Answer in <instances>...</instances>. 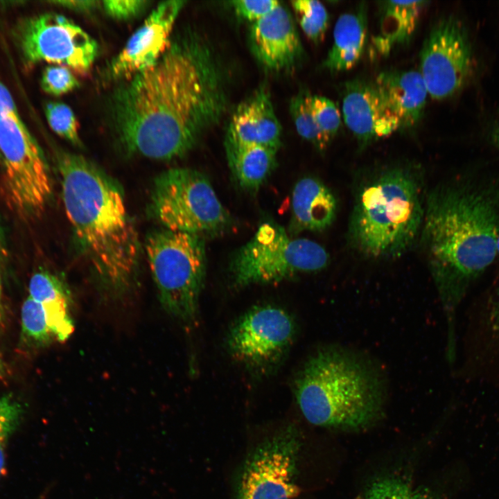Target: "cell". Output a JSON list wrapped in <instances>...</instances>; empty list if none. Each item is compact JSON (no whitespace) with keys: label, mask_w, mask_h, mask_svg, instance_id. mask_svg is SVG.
I'll return each mask as SVG.
<instances>
[{"label":"cell","mask_w":499,"mask_h":499,"mask_svg":"<svg viewBox=\"0 0 499 499\" xmlns=\"http://www.w3.org/2000/svg\"><path fill=\"white\" fill-rule=\"evenodd\" d=\"M229 78L208 35L184 28L154 64L112 93L108 117L118 143L153 159L184 155L227 112Z\"/></svg>","instance_id":"obj_1"},{"label":"cell","mask_w":499,"mask_h":499,"mask_svg":"<svg viewBox=\"0 0 499 499\" xmlns=\"http://www.w3.org/2000/svg\"><path fill=\"white\" fill-rule=\"evenodd\" d=\"M498 238V186L455 179L428 189L417 247L442 306L449 354L457 348L459 308L494 261Z\"/></svg>","instance_id":"obj_2"},{"label":"cell","mask_w":499,"mask_h":499,"mask_svg":"<svg viewBox=\"0 0 499 499\" xmlns=\"http://www.w3.org/2000/svg\"><path fill=\"white\" fill-rule=\"evenodd\" d=\"M56 162L64 207L78 247L104 289L121 296L135 279L140 255L123 190L81 155L61 150Z\"/></svg>","instance_id":"obj_3"},{"label":"cell","mask_w":499,"mask_h":499,"mask_svg":"<svg viewBox=\"0 0 499 499\" xmlns=\"http://www.w3.org/2000/svg\"><path fill=\"white\" fill-rule=\"evenodd\" d=\"M425 171L409 160L392 161L359 171L347 240L369 261H392L417 247L426 196Z\"/></svg>","instance_id":"obj_4"},{"label":"cell","mask_w":499,"mask_h":499,"mask_svg":"<svg viewBox=\"0 0 499 499\" xmlns=\"http://www.w3.org/2000/svg\"><path fill=\"white\" fill-rule=\"evenodd\" d=\"M297 403L310 423L356 430L383 415L387 387L382 371L365 356L343 347L322 348L295 380Z\"/></svg>","instance_id":"obj_5"},{"label":"cell","mask_w":499,"mask_h":499,"mask_svg":"<svg viewBox=\"0 0 499 499\" xmlns=\"http://www.w3.org/2000/svg\"><path fill=\"white\" fill-rule=\"evenodd\" d=\"M146 252L161 306L183 322L194 321L206 274L202 236L163 228L147 236Z\"/></svg>","instance_id":"obj_6"},{"label":"cell","mask_w":499,"mask_h":499,"mask_svg":"<svg viewBox=\"0 0 499 499\" xmlns=\"http://www.w3.org/2000/svg\"><path fill=\"white\" fill-rule=\"evenodd\" d=\"M329 261V254L319 243L307 238H292L284 228L267 222L234 254L229 272L233 284L243 288L319 272Z\"/></svg>","instance_id":"obj_7"},{"label":"cell","mask_w":499,"mask_h":499,"mask_svg":"<svg viewBox=\"0 0 499 499\" xmlns=\"http://www.w3.org/2000/svg\"><path fill=\"white\" fill-rule=\"evenodd\" d=\"M149 211L165 229L201 236L222 233L231 223L209 180L186 168H171L155 178Z\"/></svg>","instance_id":"obj_8"},{"label":"cell","mask_w":499,"mask_h":499,"mask_svg":"<svg viewBox=\"0 0 499 499\" xmlns=\"http://www.w3.org/2000/svg\"><path fill=\"white\" fill-rule=\"evenodd\" d=\"M0 152L8 204L23 218L39 216L51 198L52 180L44 152L18 112L0 116Z\"/></svg>","instance_id":"obj_9"},{"label":"cell","mask_w":499,"mask_h":499,"mask_svg":"<svg viewBox=\"0 0 499 499\" xmlns=\"http://www.w3.org/2000/svg\"><path fill=\"white\" fill-rule=\"evenodd\" d=\"M16 33L23 58L29 64L46 62L85 73L98 56L96 40L61 15L28 18L19 25Z\"/></svg>","instance_id":"obj_10"},{"label":"cell","mask_w":499,"mask_h":499,"mask_svg":"<svg viewBox=\"0 0 499 499\" xmlns=\"http://www.w3.org/2000/svg\"><path fill=\"white\" fill-rule=\"evenodd\" d=\"M473 56L468 33L454 16L434 24L420 53V69L434 99L448 98L459 91L471 77Z\"/></svg>","instance_id":"obj_11"},{"label":"cell","mask_w":499,"mask_h":499,"mask_svg":"<svg viewBox=\"0 0 499 499\" xmlns=\"http://www.w3.org/2000/svg\"><path fill=\"white\" fill-rule=\"evenodd\" d=\"M295 333V322L284 309L273 305L255 306L234 322L227 334V348L234 360L266 370L282 359Z\"/></svg>","instance_id":"obj_12"},{"label":"cell","mask_w":499,"mask_h":499,"mask_svg":"<svg viewBox=\"0 0 499 499\" xmlns=\"http://www.w3.org/2000/svg\"><path fill=\"white\" fill-rule=\"evenodd\" d=\"M299 447L293 427L262 443L244 464L234 499H294Z\"/></svg>","instance_id":"obj_13"},{"label":"cell","mask_w":499,"mask_h":499,"mask_svg":"<svg viewBox=\"0 0 499 499\" xmlns=\"http://www.w3.org/2000/svg\"><path fill=\"white\" fill-rule=\"evenodd\" d=\"M463 339V376L499 386V283L471 305Z\"/></svg>","instance_id":"obj_14"},{"label":"cell","mask_w":499,"mask_h":499,"mask_svg":"<svg viewBox=\"0 0 499 499\" xmlns=\"http://www.w3.org/2000/svg\"><path fill=\"white\" fill-rule=\"evenodd\" d=\"M186 3L170 0L157 5L112 59L107 67V78L123 81L154 64L167 48L175 21Z\"/></svg>","instance_id":"obj_15"},{"label":"cell","mask_w":499,"mask_h":499,"mask_svg":"<svg viewBox=\"0 0 499 499\" xmlns=\"http://www.w3.org/2000/svg\"><path fill=\"white\" fill-rule=\"evenodd\" d=\"M341 108L345 125L359 150L400 130V123L375 81L356 78L341 87Z\"/></svg>","instance_id":"obj_16"},{"label":"cell","mask_w":499,"mask_h":499,"mask_svg":"<svg viewBox=\"0 0 499 499\" xmlns=\"http://www.w3.org/2000/svg\"><path fill=\"white\" fill-rule=\"evenodd\" d=\"M250 44L261 67L272 72L290 71L305 55L292 16L281 3L270 13L252 24Z\"/></svg>","instance_id":"obj_17"},{"label":"cell","mask_w":499,"mask_h":499,"mask_svg":"<svg viewBox=\"0 0 499 499\" xmlns=\"http://www.w3.org/2000/svg\"><path fill=\"white\" fill-rule=\"evenodd\" d=\"M281 126L268 89L261 86L233 112L225 141L265 146L278 150Z\"/></svg>","instance_id":"obj_18"},{"label":"cell","mask_w":499,"mask_h":499,"mask_svg":"<svg viewBox=\"0 0 499 499\" xmlns=\"http://www.w3.org/2000/svg\"><path fill=\"white\" fill-rule=\"evenodd\" d=\"M400 123V130L415 128L424 112L428 92L419 71L381 72L374 80Z\"/></svg>","instance_id":"obj_19"},{"label":"cell","mask_w":499,"mask_h":499,"mask_svg":"<svg viewBox=\"0 0 499 499\" xmlns=\"http://www.w3.org/2000/svg\"><path fill=\"white\" fill-rule=\"evenodd\" d=\"M338 200L324 183L313 177L299 180L292 196V228L295 231H322L331 226Z\"/></svg>","instance_id":"obj_20"},{"label":"cell","mask_w":499,"mask_h":499,"mask_svg":"<svg viewBox=\"0 0 499 499\" xmlns=\"http://www.w3.org/2000/svg\"><path fill=\"white\" fill-rule=\"evenodd\" d=\"M367 36V6L362 2L337 19L333 42L322 67L333 73L353 67L364 52Z\"/></svg>","instance_id":"obj_21"},{"label":"cell","mask_w":499,"mask_h":499,"mask_svg":"<svg viewBox=\"0 0 499 499\" xmlns=\"http://www.w3.org/2000/svg\"><path fill=\"white\" fill-rule=\"evenodd\" d=\"M428 3L422 0L379 2L380 30L373 42L380 54L387 55L395 46L410 42Z\"/></svg>","instance_id":"obj_22"},{"label":"cell","mask_w":499,"mask_h":499,"mask_svg":"<svg viewBox=\"0 0 499 499\" xmlns=\"http://www.w3.org/2000/svg\"><path fill=\"white\" fill-rule=\"evenodd\" d=\"M225 146L229 168L239 186L248 191L258 189L273 170L277 150L227 141Z\"/></svg>","instance_id":"obj_23"},{"label":"cell","mask_w":499,"mask_h":499,"mask_svg":"<svg viewBox=\"0 0 499 499\" xmlns=\"http://www.w3.org/2000/svg\"><path fill=\"white\" fill-rule=\"evenodd\" d=\"M29 297L40 303L46 313L69 310L71 293L66 284L46 271L35 273L28 286Z\"/></svg>","instance_id":"obj_24"},{"label":"cell","mask_w":499,"mask_h":499,"mask_svg":"<svg viewBox=\"0 0 499 499\" xmlns=\"http://www.w3.org/2000/svg\"><path fill=\"white\" fill-rule=\"evenodd\" d=\"M311 96L308 91H300L291 98L289 110L299 135L322 152L329 145L315 120L311 108Z\"/></svg>","instance_id":"obj_25"},{"label":"cell","mask_w":499,"mask_h":499,"mask_svg":"<svg viewBox=\"0 0 499 499\" xmlns=\"http://www.w3.org/2000/svg\"><path fill=\"white\" fill-rule=\"evenodd\" d=\"M300 27L315 44L324 37L329 24V14L324 6L317 0L291 1Z\"/></svg>","instance_id":"obj_26"},{"label":"cell","mask_w":499,"mask_h":499,"mask_svg":"<svg viewBox=\"0 0 499 499\" xmlns=\"http://www.w3.org/2000/svg\"><path fill=\"white\" fill-rule=\"evenodd\" d=\"M21 319L23 335L29 341L44 345L55 340L42 306L29 296L23 303Z\"/></svg>","instance_id":"obj_27"},{"label":"cell","mask_w":499,"mask_h":499,"mask_svg":"<svg viewBox=\"0 0 499 499\" xmlns=\"http://www.w3.org/2000/svg\"><path fill=\"white\" fill-rule=\"evenodd\" d=\"M361 499H432L400 478H385L372 483Z\"/></svg>","instance_id":"obj_28"},{"label":"cell","mask_w":499,"mask_h":499,"mask_svg":"<svg viewBox=\"0 0 499 499\" xmlns=\"http://www.w3.org/2000/svg\"><path fill=\"white\" fill-rule=\"evenodd\" d=\"M51 128L60 137L74 145H81L78 124L73 110L60 102H49L44 109Z\"/></svg>","instance_id":"obj_29"},{"label":"cell","mask_w":499,"mask_h":499,"mask_svg":"<svg viewBox=\"0 0 499 499\" xmlns=\"http://www.w3.org/2000/svg\"><path fill=\"white\" fill-rule=\"evenodd\" d=\"M23 411L21 404L12 395H0V478L5 467L8 440L19 424Z\"/></svg>","instance_id":"obj_30"},{"label":"cell","mask_w":499,"mask_h":499,"mask_svg":"<svg viewBox=\"0 0 499 499\" xmlns=\"http://www.w3.org/2000/svg\"><path fill=\"white\" fill-rule=\"evenodd\" d=\"M311 108L316 123L329 145L340 128V112L332 100L318 95H312Z\"/></svg>","instance_id":"obj_31"},{"label":"cell","mask_w":499,"mask_h":499,"mask_svg":"<svg viewBox=\"0 0 499 499\" xmlns=\"http://www.w3.org/2000/svg\"><path fill=\"white\" fill-rule=\"evenodd\" d=\"M79 86V82L69 68L62 65H49L43 71L41 87L47 94L60 96Z\"/></svg>","instance_id":"obj_32"},{"label":"cell","mask_w":499,"mask_h":499,"mask_svg":"<svg viewBox=\"0 0 499 499\" xmlns=\"http://www.w3.org/2000/svg\"><path fill=\"white\" fill-rule=\"evenodd\" d=\"M230 3L238 17L253 23L273 11L280 2L275 0H238Z\"/></svg>","instance_id":"obj_33"},{"label":"cell","mask_w":499,"mask_h":499,"mask_svg":"<svg viewBox=\"0 0 499 499\" xmlns=\"http://www.w3.org/2000/svg\"><path fill=\"white\" fill-rule=\"evenodd\" d=\"M105 11L117 19H128L139 15L149 3L142 0H108L102 2Z\"/></svg>","instance_id":"obj_34"},{"label":"cell","mask_w":499,"mask_h":499,"mask_svg":"<svg viewBox=\"0 0 499 499\" xmlns=\"http://www.w3.org/2000/svg\"><path fill=\"white\" fill-rule=\"evenodd\" d=\"M17 112L13 99L6 87L0 82V116Z\"/></svg>","instance_id":"obj_35"},{"label":"cell","mask_w":499,"mask_h":499,"mask_svg":"<svg viewBox=\"0 0 499 499\" xmlns=\"http://www.w3.org/2000/svg\"><path fill=\"white\" fill-rule=\"evenodd\" d=\"M55 4L76 11H90L96 8V1H55Z\"/></svg>","instance_id":"obj_36"},{"label":"cell","mask_w":499,"mask_h":499,"mask_svg":"<svg viewBox=\"0 0 499 499\" xmlns=\"http://www.w3.org/2000/svg\"><path fill=\"white\" fill-rule=\"evenodd\" d=\"M493 139L495 144L499 148V126L497 127L493 132Z\"/></svg>","instance_id":"obj_37"},{"label":"cell","mask_w":499,"mask_h":499,"mask_svg":"<svg viewBox=\"0 0 499 499\" xmlns=\"http://www.w3.org/2000/svg\"><path fill=\"white\" fill-rule=\"evenodd\" d=\"M6 370L3 362L0 356V379L5 376Z\"/></svg>","instance_id":"obj_38"},{"label":"cell","mask_w":499,"mask_h":499,"mask_svg":"<svg viewBox=\"0 0 499 499\" xmlns=\"http://www.w3.org/2000/svg\"><path fill=\"white\" fill-rule=\"evenodd\" d=\"M1 281H0V318H1Z\"/></svg>","instance_id":"obj_39"},{"label":"cell","mask_w":499,"mask_h":499,"mask_svg":"<svg viewBox=\"0 0 499 499\" xmlns=\"http://www.w3.org/2000/svg\"><path fill=\"white\" fill-rule=\"evenodd\" d=\"M1 243H2V231H1V226H0V248H1Z\"/></svg>","instance_id":"obj_40"},{"label":"cell","mask_w":499,"mask_h":499,"mask_svg":"<svg viewBox=\"0 0 499 499\" xmlns=\"http://www.w3.org/2000/svg\"><path fill=\"white\" fill-rule=\"evenodd\" d=\"M497 255L499 256V238H498V246H497Z\"/></svg>","instance_id":"obj_41"},{"label":"cell","mask_w":499,"mask_h":499,"mask_svg":"<svg viewBox=\"0 0 499 499\" xmlns=\"http://www.w3.org/2000/svg\"><path fill=\"white\" fill-rule=\"evenodd\" d=\"M1 161H2V156H1V152H0V162H1Z\"/></svg>","instance_id":"obj_42"}]
</instances>
